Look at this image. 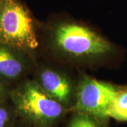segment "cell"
<instances>
[{"label": "cell", "instance_id": "6da1fadb", "mask_svg": "<svg viewBox=\"0 0 127 127\" xmlns=\"http://www.w3.org/2000/svg\"><path fill=\"white\" fill-rule=\"evenodd\" d=\"M11 97L15 112L39 127H51L65 110L35 81L27 82L14 90Z\"/></svg>", "mask_w": 127, "mask_h": 127}, {"label": "cell", "instance_id": "7a4b0ae2", "mask_svg": "<svg viewBox=\"0 0 127 127\" xmlns=\"http://www.w3.org/2000/svg\"><path fill=\"white\" fill-rule=\"evenodd\" d=\"M0 43L24 50H34L38 46L32 18L19 0H4Z\"/></svg>", "mask_w": 127, "mask_h": 127}, {"label": "cell", "instance_id": "3957f363", "mask_svg": "<svg viewBox=\"0 0 127 127\" xmlns=\"http://www.w3.org/2000/svg\"><path fill=\"white\" fill-rule=\"evenodd\" d=\"M54 42L61 52L73 57H96L112 50L108 41L88 28L62 23L54 32Z\"/></svg>", "mask_w": 127, "mask_h": 127}, {"label": "cell", "instance_id": "277c9868", "mask_svg": "<svg viewBox=\"0 0 127 127\" xmlns=\"http://www.w3.org/2000/svg\"><path fill=\"white\" fill-rule=\"evenodd\" d=\"M119 89L109 83L84 77L78 87L73 109L106 122L109 110Z\"/></svg>", "mask_w": 127, "mask_h": 127}, {"label": "cell", "instance_id": "5b68a950", "mask_svg": "<svg viewBox=\"0 0 127 127\" xmlns=\"http://www.w3.org/2000/svg\"><path fill=\"white\" fill-rule=\"evenodd\" d=\"M40 86L50 97L64 107L69 104L72 87L66 78L51 69H45L40 73Z\"/></svg>", "mask_w": 127, "mask_h": 127}, {"label": "cell", "instance_id": "8992f818", "mask_svg": "<svg viewBox=\"0 0 127 127\" xmlns=\"http://www.w3.org/2000/svg\"><path fill=\"white\" fill-rule=\"evenodd\" d=\"M24 71V64L13 47L0 43V76L7 79L18 78Z\"/></svg>", "mask_w": 127, "mask_h": 127}, {"label": "cell", "instance_id": "52a82bcc", "mask_svg": "<svg viewBox=\"0 0 127 127\" xmlns=\"http://www.w3.org/2000/svg\"><path fill=\"white\" fill-rule=\"evenodd\" d=\"M109 117L119 122H127V89L119 90L110 106Z\"/></svg>", "mask_w": 127, "mask_h": 127}, {"label": "cell", "instance_id": "ba28073f", "mask_svg": "<svg viewBox=\"0 0 127 127\" xmlns=\"http://www.w3.org/2000/svg\"><path fill=\"white\" fill-rule=\"evenodd\" d=\"M68 127H104L102 122L86 114L76 112L71 119Z\"/></svg>", "mask_w": 127, "mask_h": 127}, {"label": "cell", "instance_id": "9c48e42d", "mask_svg": "<svg viewBox=\"0 0 127 127\" xmlns=\"http://www.w3.org/2000/svg\"><path fill=\"white\" fill-rule=\"evenodd\" d=\"M14 112L5 104L0 102V127H11L13 122Z\"/></svg>", "mask_w": 127, "mask_h": 127}, {"label": "cell", "instance_id": "30bf717a", "mask_svg": "<svg viewBox=\"0 0 127 127\" xmlns=\"http://www.w3.org/2000/svg\"><path fill=\"white\" fill-rule=\"evenodd\" d=\"M6 98V90L3 86L2 83L0 81V102H4Z\"/></svg>", "mask_w": 127, "mask_h": 127}, {"label": "cell", "instance_id": "8fae6325", "mask_svg": "<svg viewBox=\"0 0 127 127\" xmlns=\"http://www.w3.org/2000/svg\"><path fill=\"white\" fill-rule=\"evenodd\" d=\"M3 6H4V0H0V17H1V13H2Z\"/></svg>", "mask_w": 127, "mask_h": 127}]
</instances>
